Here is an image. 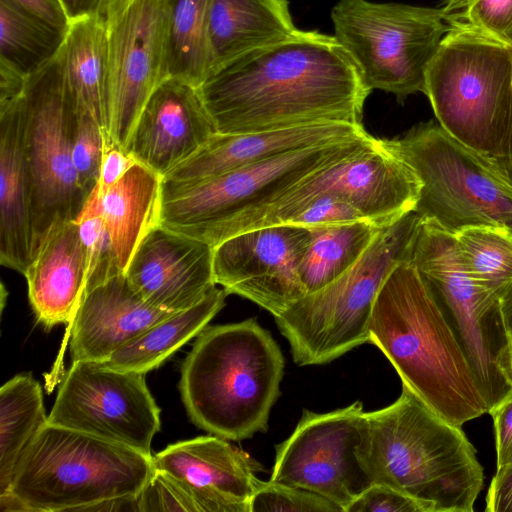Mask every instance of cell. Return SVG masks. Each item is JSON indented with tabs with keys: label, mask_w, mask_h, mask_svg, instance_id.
I'll list each match as a JSON object with an SVG mask.
<instances>
[{
	"label": "cell",
	"mask_w": 512,
	"mask_h": 512,
	"mask_svg": "<svg viewBox=\"0 0 512 512\" xmlns=\"http://www.w3.org/2000/svg\"><path fill=\"white\" fill-rule=\"evenodd\" d=\"M198 90L222 134L327 122L363 126L371 92L333 35L300 29L232 61Z\"/></svg>",
	"instance_id": "6da1fadb"
},
{
	"label": "cell",
	"mask_w": 512,
	"mask_h": 512,
	"mask_svg": "<svg viewBox=\"0 0 512 512\" xmlns=\"http://www.w3.org/2000/svg\"><path fill=\"white\" fill-rule=\"evenodd\" d=\"M369 343L391 362L402 385L448 422L461 427L488 413L460 340L411 259L384 282Z\"/></svg>",
	"instance_id": "7a4b0ae2"
},
{
	"label": "cell",
	"mask_w": 512,
	"mask_h": 512,
	"mask_svg": "<svg viewBox=\"0 0 512 512\" xmlns=\"http://www.w3.org/2000/svg\"><path fill=\"white\" fill-rule=\"evenodd\" d=\"M356 454L370 484L387 485L431 512H472L483 468L461 427L402 385L399 398L365 412Z\"/></svg>",
	"instance_id": "3957f363"
},
{
	"label": "cell",
	"mask_w": 512,
	"mask_h": 512,
	"mask_svg": "<svg viewBox=\"0 0 512 512\" xmlns=\"http://www.w3.org/2000/svg\"><path fill=\"white\" fill-rule=\"evenodd\" d=\"M283 373L280 347L250 318L198 334L182 364L179 390L197 427L240 441L267 430Z\"/></svg>",
	"instance_id": "277c9868"
},
{
	"label": "cell",
	"mask_w": 512,
	"mask_h": 512,
	"mask_svg": "<svg viewBox=\"0 0 512 512\" xmlns=\"http://www.w3.org/2000/svg\"><path fill=\"white\" fill-rule=\"evenodd\" d=\"M153 470V456L47 422L0 495V510L83 512L102 500L137 496Z\"/></svg>",
	"instance_id": "5b68a950"
},
{
	"label": "cell",
	"mask_w": 512,
	"mask_h": 512,
	"mask_svg": "<svg viewBox=\"0 0 512 512\" xmlns=\"http://www.w3.org/2000/svg\"><path fill=\"white\" fill-rule=\"evenodd\" d=\"M371 138L364 133L293 150L197 182L162 179L159 225L215 247L252 229L286 192Z\"/></svg>",
	"instance_id": "8992f818"
},
{
	"label": "cell",
	"mask_w": 512,
	"mask_h": 512,
	"mask_svg": "<svg viewBox=\"0 0 512 512\" xmlns=\"http://www.w3.org/2000/svg\"><path fill=\"white\" fill-rule=\"evenodd\" d=\"M420 222L412 211L382 227L349 270L275 317L298 366L326 364L369 343L376 298L392 270L411 259Z\"/></svg>",
	"instance_id": "52a82bcc"
},
{
	"label": "cell",
	"mask_w": 512,
	"mask_h": 512,
	"mask_svg": "<svg viewBox=\"0 0 512 512\" xmlns=\"http://www.w3.org/2000/svg\"><path fill=\"white\" fill-rule=\"evenodd\" d=\"M331 19L366 88L401 103L424 93L427 68L450 30L441 8L395 2L339 0Z\"/></svg>",
	"instance_id": "ba28073f"
},
{
	"label": "cell",
	"mask_w": 512,
	"mask_h": 512,
	"mask_svg": "<svg viewBox=\"0 0 512 512\" xmlns=\"http://www.w3.org/2000/svg\"><path fill=\"white\" fill-rule=\"evenodd\" d=\"M511 82V46L450 28L427 68L424 94L441 128L485 159L494 149Z\"/></svg>",
	"instance_id": "9c48e42d"
},
{
	"label": "cell",
	"mask_w": 512,
	"mask_h": 512,
	"mask_svg": "<svg viewBox=\"0 0 512 512\" xmlns=\"http://www.w3.org/2000/svg\"><path fill=\"white\" fill-rule=\"evenodd\" d=\"M31 185L32 256L56 227L75 221L89 195L72 160L76 111L64 80L63 48L29 76L21 98Z\"/></svg>",
	"instance_id": "30bf717a"
},
{
	"label": "cell",
	"mask_w": 512,
	"mask_h": 512,
	"mask_svg": "<svg viewBox=\"0 0 512 512\" xmlns=\"http://www.w3.org/2000/svg\"><path fill=\"white\" fill-rule=\"evenodd\" d=\"M422 182L415 212L454 233L470 225L502 226L512 233V187L437 121L384 140Z\"/></svg>",
	"instance_id": "8fae6325"
},
{
	"label": "cell",
	"mask_w": 512,
	"mask_h": 512,
	"mask_svg": "<svg viewBox=\"0 0 512 512\" xmlns=\"http://www.w3.org/2000/svg\"><path fill=\"white\" fill-rule=\"evenodd\" d=\"M413 263L440 306L449 310L489 413L512 389L500 296L468 275L448 233L424 238L414 251Z\"/></svg>",
	"instance_id": "7c38bea8"
},
{
	"label": "cell",
	"mask_w": 512,
	"mask_h": 512,
	"mask_svg": "<svg viewBox=\"0 0 512 512\" xmlns=\"http://www.w3.org/2000/svg\"><path fill=\"white\" fill-rule=\"evenodd\" d=\"M422 182L413 168L372 137L349 155L309 175L272 204L254 228L283 224L318 195H335L379 227L415 210ZM250 230V229H249Z\"/></svg>",
	"instance_id": "4fadbf2b"
},
{
	"label": "cell",
	"mask_w": 512,
	"mask_h": 512,
	"mask_svg": "<svg viewBox=\"0 0 512 512\" xmlns=\"http://www.w3.org/2000/svg\"><path fill=\"white\" fill-rule=\"evenodd\" d=\"M47 422L152 456L160 409L145 374L75 361L65 372Z\"/></svg>",
	"instance_id": "5bb4252c"
},
{
	"label": "cell",
	"mask_w": 512,
	"mask_h": 512,
	"mask_svg": "<svg viewBox=\"0 0 512 512\" xmlns=\"http://www.w3.org/2000/svg\"><path fill=\"white\" fill-rule=\"evenodd\" d=\"M364 414L360 401L327 413L304 409L276 447L270 480L313 492L345 512L371 485L356 454Z\"/></svg>",
	"instance_id": "9a60e30c"
},
{
	"label": "cell",
	"mask_w": 512,
	"mask_h": 512,
	"mask_svg": "<svg viewBox=\"0 0 512 512\" xmlns=\"http://www.w3.org/2000/svg\"><path fill=\"white\" fill-rule=\"evenodd\" d=\"M106 27L109 136L125 149L146 102L168 78L166 0H130Z\"/></svg>",
	"instance_id": "2e32d148"
},
{
	"label": "cell",
	"mask_w": 512,
	"mask_h": 512,
	"mask_svg": "<svg viewBox=\"0 0 512 512\" xmlns=\"http://www.w3.org/2000/svg\"><path fill=\"white\" fill-rule=\"evenodd\" d=\"M309 228L277 224L246 230L213 247L216 285L280 315L306 294L299 263Z\"/></svg>",
	"instance_id": "e0dca14e"
},
{
	"label": "cell",
	"mask_w": 512,
	"mask_h": 512,
	"mask_svg": "<svg viewBox=\"0 0 512 512\" xmlns=\"http://www.w3.org/2000/svg\"><path fill=\"white\" fill-rule=\"evenodd\" d=\"M212 261L210 245L157 225L141 241L124 274L146 303L179 312L216 287Z\"/></svg>",
	"instance_id": "ac0fdd59"
},
{
	"label": "cell",
	"mask_w": 512,
	"mask_h": 512,
	"mask_svg": "<svg viewBox=\"0 0 512 512\" xmlns=\"http://www.w3.org/2000/svg\"><path fill=\"white\" fill-rule=\"evenodd\" d=\"M215 133L198 87L167 78L146 102L125 150L163 178Z\"/></svg>",
	"instance_id": "d6986e66"
},
{
	"label": "cell",
	"mask_w": 512,
	"mask_h": 512,
	"mask_svg": "<svg viewBox=\"0 0 512 512\" xmlns=\"http://www.w3.org/2000/svg\"><path fill=\"white\" fill-rule=\"evenodd\" d=\"M153 467L185 483L199 512H250L261 466L216 435L168 445L153 456Z\"/></svg>",
	"instance_id": "ffe728a7"
},
{
	"label": "cell",
	"mask_w": 512,
	"mask_h": 512,
	"mask_svg": "<svg viewBox=\"0 0 512 512\" xmlns=\"http://www.w3.org/2000/svg\"><path fill=\"white\" fill-rule=\"evenodd\" d=\"M173 313L146 303L117 274L84 294L69 325L72 362H103Z\"/></svg>",
	"instance_id": "44dd1931"
},
{
	"label": "cell",
	"mask_w": 512,
	"mask_h": 512,
	"mask_svg": "<svg viewBox=\"0 0 512 512\" xmlns=\"http://www.w3.org/2000/svg\"><path fill=\"white\" fill-rule=\"evenodd\" d=\"M364 133L363 126L339 122L262 132L215 133L196 154L163 179L202 181L293 150L345 140Z\"/></svg>",
	"instance_id": "7402d4cb"
},
{
	"label": "cell",
	"mask_w": 512,
	"mask_h": 512,
	"mask_svg": "<svg viewBox=\"0 0 512 512\" xmlns=\"http://www.w3.org/2000/svg\"><path fill=\"white\" fill-rule=\"evenodd\" d=\"M30 305L39 323L50 330L72 322L87 283V262L75 221L54 228L23 274Z\"/></svg>",
	"instance_id": "603a6c76"
},
{
	"label": "cell",
	"mask_w": 512,
	"mask_h": 512,
	"mask_svg": "<svg viewBox=\"0 0 512 512\" xmlns=\"http://www.w3.org/2000/svg\"><path fill=\"white\" fill-rule=\"evenodd\" d=\"M21 98L0 107V262L24 274L32 256V222Z\"/></svg>",
	"instance_id": "cb8c5ba5"
},
{
	"label": "cell",
	"mask_w": 512,
	"mask_h": 512,
	"mask_svg": "<svg viewBox=\"0 0 512 512\" xmlns=\"http://www.w3.org/2000/svg\"><path fill=\"white\" fill-rule=\"evenodd\" d=\"M297 30L288 0H212L208 28L209 76L245 54L290 37Z\"/></svg>",
	"instance_id": "d4e9b609"
},
{
	"label": "cell",
	"mask_w": 512,
	"mask_h": 512,
	"mask_svg": "<svg viewBox=\"0 0 512 512\" xmlns=\"http://www.w3.org/2000/svg\"><path fill=\"white\" fill-rule=\"evenodd\" d=\"M162 179L136 162L112 186L99 188L104 220L122 273L141 241L159 225Z\"/></svg>",
	"instance_id": "484cf974"
},
{
	"label": "cell",
	"mask_w": 512,
	"mask_h": 512,
	"mask_svg": "<svg viewBox=\"0 0 512 512\" xmlns=\"http://www.w3.org/2000/svg\"><path fill=\"white\" fill-rule=\"evenodd\" d=\"M63 55L65 85L75 110L88 111L110 140L106 23L98 16L72 23Z\"/></svg>",
	"instance_id": "4316f807"
},
{
	"label": "cell",
	"mask_w": 512,
	"mask_h": 512,
	"mask_svg": "<svg viewBox=\"0 0 512 512\" xmlns=\"http://www.w3.org/2000/svg\"><path fill=\"white\" fill-rule=\"evenodd\" d=\"M227 292L215 287L197 304L171 314L114 352L103 365L146 374L158 368L208 325L224 307Z\"/></svg>",
	"instance_id": "83f0119b"
},
{
	"label": "cell",
	"mask_w": 512,
	"mask_h": 512,
	"mask_svg": "<svg viewBox=\"0 0 512 512\" xmlns=\"http://www.w3.org/2000/svg\"><path fill=\"white\" fill-rule=\"evenodd\" d=\"M41 386L30 374L16 375L0 388V495L11 485L17 465L47 423Z\"/></svg>",
	"instance_id": "f1b7e54d"
},
{
	"label": "cell",
	"mask_w": 512,
	"mask_h": 512,
	"mask_svg": "<svg viewBox=\"0 0 512 512\" xmlns=\"http://www.w3.org/2000/svg\"><path fill=\"white\" fill-rule=\"evenodd\" d=\"M381 228L367 220L309 228L310 241L298 267L306 294L325 287L356 264Z\"/></svg>",
	"instance_id": "f546056e"
},
{
	"label": "cell",
	"mask_w": 512,
	"mask_h": 512,
	"mask_svg": "<svg viewBox=\"0 0 512 512\" xmlns=\"http://www.w3.org/2000/svg\"><path fill=\"white\" fill-rule=\"evenodd\" d=\"M212 0H166L168 78L199 87L210 74L209 13Z\"/></svg>",
	"instance_id": "4dcf8cb0"
},
{
	"label": "cell",
	"mask_w": 512,
	"mask_h": 512,
	"mask_svg": "<svg viewBox=\"0 0 512 512\" xmlns=\"http://www.w3.org/2000/svg\"><path fill=\"white\" fill-rule=\"evenodd\" d=\"M67 33L0 0V63L26 78L60 53Z\"/></svg>",
	"instance_id": "1f68e13d"
},
{
	"label": "cell",
	"mask_w": 512,
	"mask_h": 512,
	"mask_svg": "<svg viewBox=\"0 0 512 512\" xmlns=\"http://www.w3.org/2000/svg\"><path fill=\"white\" fill-rule=\"evenodd\" d=\"M468 275L500 297L512 282V233L494 225H470L453 233Z\"/></svg>",
	"instance_id": "d6a6232c"
},
{
	"label": "cell",
	"mask_w": 512,
	"mask_h": 512,
	"mask_svg": "<svg viewBox=\"0 0 512 512\" xmlns=\"http://www.w3.org/2000/svg\"><path fill=\"white\" fill-rule=\"evenodd\" d=\"M75 222L86 254V293L109 278L122 273L117 265L104 220L98 184L87 197Z\"/></svg>",
	"instance_id": "836d02e7"
},
{
	"label": "cell",
	"mask_w": 512,
	"mask_h": 512,
	"mask_svg": "<svg viewBox=\"0 0 512 512\" xmlns=\"http://www.w3.org/2000/svg\"><path fill=\"white\" fill-rule=\"evenodd\" d=\"M450 28L464 29L512 47V0H444Z\"/></svg>",
	"instance_id": "e575fe53"
},
{
	"label": "cell",
	"mask_w": 512,
	"mask_h": 512,
	"mask_svg": "<svg viewBox=\"0 0 512 512\" xmlns=\"http://www.w3.org/2000/svg\"><path fill=\"white\" fill-rule=\"evenodd\" d=\"M75 111L72 160L79 186L89 195L99 181L106 145L112 141L88 111Z\"/></svg>",
	"instance_id": "d590c367"
},
{
	"label": "cell",
	"mask_w": 512,
	"mask_h": 512,
	"mask_svg": "<svg viewBox=\"0 0 512 512\" xmlns=\"http://www.w3.org/2000/svg\"><path fill=\"white\" fill-rule=\"evenodd\" d=\"M342 512L327 499L308 490L274 482L259 481L250 501V512Z\"/></svg>",
	"instance_id": "8d00e7d4"
},
{
	"label": "cell",
	"mask_w": 512,
	"mask_h": 512,
	"mask_svg": "<svg viewBox=\"0 0 512 512\" xmlns=\"http://www.w3.org/2000/svg\"><path fill=\"white\" fill-rule=\"evenodd\" d=\"M136 500L138 512H199L189 487L169 473L155 468Z\"/></svg>",
	"instance_id": "74e56055"
},
{
	"label": "cell",
	"mask_w": 512,
	"mask_h": 512,
	"mask_svg": "<svg viewBox=\"0 0 512 512\" xmlns=\"http://www.w3.org/2000/svg\"><path fill=\"white\" fill-rule=\"evenodd\" d=\"M362 220L367 219L351 203L335 195L324 194L309 200L298 213L283 224L312 228Z\"/></svg>",
	"instance_id": "f35d334b"
},
{
	"label": "cell",
	"mask_w": 512,
	"mask_h": 512,
	"mask_svg": "<svg viewBox=\"0 0 512 512\" xmlns=\"http://www.w3.org/2000/svg\"><path fill=\"white\" fill-rule=\"evenodd\" d=\"M345 512H431L430 507L387 485L371 484L357 496Z\"/></svg>",
	"instance_id": "ab89813d"
},
{
	"label": "cell",
	"mask_w": 512,
	"mask_h": 512,
	"mask_svg": "<svg viewBox=\"0 0 512 512\" xmlns=\"http://www.w3.org/2000/svg\"><path fill=\"white\" fill-rule=\"evenodd\" d=\"M481 160L512 187V82L505 110L495 130L494 149L489 157Z\"/></svg>",
	"instance_id": "60d3db41"
},
{
	"label": "cell",
	"mask_w": 512,
	"mask_h": 512,
	"mask_svg": "<svg viewBox=\"0 0 512 512\" xmlns=\"http://www.w3.org/2000/svg\"><path fill=\"white\" fill-rule=\"evenodd\" d=\"M489 414L494 423L497 469L512 463V389Z\"/></svg>",
	"instance_id": "b9f144b4"
},
{
	"label": "cell",
	"mask_w": 512,
	"mask_h": 512,
	"mask_svg": "<svg viewBox=\"0 0 512 512\" xmlns=\"http://www.w3.org/2000/svg\"><path fill=\"white\" fill-rule=\"evenodd\" d=\"M136 162V159L123 147L114 142H108L104 151L98 181L100 190L116 183Z\"/></svg>",
	"instance_id": "7bdbcfd3"
},
{
	"label": "cell",
	"mask_w": 512,
	"mask_h": 512,
	"mask_svg": "<svg viewBox=\"0 0 512 512\" xmlns=\"http://www.w3.org/2000/svg\"><path fill=\"white\" fill-rule=\"evenodd\" d=\"M486 512H512V463L497 469L487 496Z\"/></svg>",
	"instance_id": "ee69618b"
},
{
	"label": "cell",
	"mask_w": 512,
	"mask_h": 512,
	"mask_svg": "<svg viewBox=\"0 0 512 512\" xmlns=\"http://www.w3.org/2000/svg\"><path fill=\"white\" fill-rule=\"evenodd\" d=\"M26 13L46 22L65 33L70 22L58 0H10Z\"/></svg>",
	"instance_id": "f6af8a7d"
},
{
	"label": "cell",
	"mask_w": 512,
	"mask_h": 512,
	"mask_svg": "<svg viewBox=\"0 0 512 512\" xmlns=\"http://www.w3.org/2000/svg\"><path fill=\"white\" fill-rule=\"evenodd\" d=\"M27 79L10 67L0 63V107L22 96Z\"/></svg>",
	"instance_id": "bcb514c9"
},
{
	"label": "cell",
	"mask_w": 512,
	"mask_h": 512,
	"mask_svg": "<svg viewBox=\"0 0 512 512\" xmlns=\"http://www.w3.org/2000/svg\"><path fill=\"white\" fill-rule=\"evenodd\" d=\"M70 24L99 16L103 0H58Z\"/></svg>",
	"instance_id": "7dc6e473"
},
{
	"label": "cell",
	"mask_w": 512,
	"mask_h": 512,
	"mask_svg": "<svg viewBox=\"0 0 512 512\" xmlns=\"http://www.w3.org/2000/svg\"><path fill=\"white\" fill-rule=\"evenodd\" d=\"M499 307L512 360V282L501 295Z\"/></svg>",
	"instance_id": "c3c4849f"
},
{
	"label": "cell",
	"mask_w": 512,
	"mask_h": 512,
	"mask_svg": "<svg viewBox=\"0 0 512 512\" xmlns=\"http://www.w3.org/2000/svg\"><path fill=\"white\" fill-rule=\"evenodd\" d=\"M130 0H103L99 18L109 22Z\"/></svg>",
	"instance_id": "681fc988"
}]
</instances>
